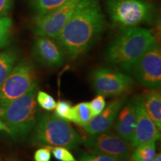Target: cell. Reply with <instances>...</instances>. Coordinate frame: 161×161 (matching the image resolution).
Listing matches in <instances>:
<instances>
[{"label":"cell","mask_w":161,"mask_h":161,"mask_svg":"<svg viewBox=\"0 0 161 161\" xmlns=\"http://www.w3.org/2000/svg\"><path fill=\"white\" fill-rule=\"evenodd\" d=\"M105 29V17L97 0H80L56 37L58 44L71 58L89 50Z\"/></svg>","instance_id":"obj_1"},{"label":"cell","mask_w":161,"mask_h":161,"mask_svg":"<svg viewBox=\"0 0 161 161\" xmlns=\"http://www.w3.org/2000/svg\"><path fill=\"white\" fill-rule=\"evenodd\" d=\"M157 41L152 30L128 27L113 40L107 57L109 63L130 72L133 65Z\"/></svg>","instance_id":"obj_2"},{"label":"cell","mask_w":161,"mask_h":161,"mask_svg":"<svg viewBox=\"0 0 161 161\" xmlns=\"http://www.w3.org/2000/svg\"><path fill=\"white\" fill-rule=\"evenodd\" d=\"M37 84L24 94L0 110V120L15 141H23L34 129L38 120L36 100Z\"/></svg>","instance_id":"obj_3"},{"label":"cell","mask_w":161,"mask_h":161,"mask_svg":"<svg viewBox=\"0 0 161 161\" xmlns=\"http://www.w3.org/2000/svg\"><path fill=\"white\" fill-rule=\"evenodd\" d=\"M31 137L32 143L43 147L62 146L76 148L82 138L66 120L49 114L38 118Z\"/></svg>","instance_id":"obj_4"},{"label":"cell","mask_w":161,"mask_h":161,"mask_svg":"<svg viewBox=\"0 0 161 161\" xmlns=\"http://www.w3.org/2000/svg\"><path fill=\"white\" fill-rule=\"evenodd\" d=\"M110 18L116 25L134 27L153 19L154 6L145 0H106Z\"/></svg>","instance_id":"obj_5"},{"label":"cell","mask_w":161,"mask_h":161,"mask_svg":"<svg viewBox=\"0 0 161 161\" xmlns=\"http://www.w3.org/2000/svg\"><path fill=\"white\" fill-rule=\"evenodd\" d=\"M36 84L35 69L31 64L22 61L14 66L0 87V110L23 96Z\"/></svg>","instance_id":"obj_6"},{"label":"cell","mask_w":161,"mask_h":161,"mask_svg":"<svg viewBox=\"0 0 161 161\" xmlns=\"http://www.w3.org/2000/svg\"><path fill=\"white\" fill-rule=\"evenodd\" d=\"M141 85L148 90H158L161 86V50L155 42L139 58L130 72Z\"/></svg>","instance_id":"obj_7"},{"label":"cell","mask_w":161,"mask_h":161,"mask_svg":"<svg viewBox=\"0 0 161 161\" xmlns=\"http://www.w3.org/2000/svg\"><path fill=\"white\" fill-rule=\"evenodd\" d=\"M91 83L97 94L120 96L131 90L134 80L130 76L111 68H98L91 74Z\"/></svg>","instance_id":"obj_8"},{"label":"cell","mask_w":161,"mask_h":161,"mask_svg":"<svg viewBox=\"0 0 161 161\" xmlns=\"http://www.w3.org/2000/svg\"><path fill=\"white\" fill-rule=\"evenodd\" d=\"M81 143L92 152L111 156L123 161L128 159L134 148L117 134L108 130L90 134V136L82 140Z\"/></svg>","instance_id":"obj_9"},{"label":"cell","mask_w":161,"mask_h":161,"mask_svg":"<svg viewBox=\"0 0 161 161\" xmlns=\"http://www.w3.org/2000/svg\"><path fill=\"white\" fill-rule=\"evenodd\" d=\"M80 0H69L55 11L34 19L33 31L38 37L56 38L73 13Z\"/></svg>","instance_id":"obj_10"},{"label":"cell","mask_w":161,"mask_h":161,"mask_svg":"<svg viewBox=\"0 0 161 161\" xmlns=\"http://www.w3.org/2000/svg\"><path fill=\"white\" fill-rule=\"evenodd\" d=\"M136 123L134 136L130 143L133 148L150 142H156L160 139V130L153 122L146 111L142 97L136 98Z\"/></svg>","instance_id":"obj_11"},{"label":"cell","mask_w":161,"mask_h":161,"mask_svg":"<svg viewBox=\"0 0 161 161\" xmlns=\"http://www.w3.org/2000/svg\"><path fill=\"white\" fill-rule=\"evenodd\" d=\"M32 54L37 62L50 68L60 67L64 63V54L52 38L38 37L32 48Z\"/></svg>","instance_id":"obj_12"},{"label":"cell","mask_w":161,"mask_h":161,"mask_svg":"<svg viewBox=\"0 0 161 161\" xmlns=\"http://www.w3.org/2000/svg\"><path fill=\"white\" fill-rule=\"evenodd\" d=\"M116 134L128 143H131L136 123V101L131 99L122 105L115 120Z\"/></svg>","instance_id":"obj_13"},{"label":"cell","mask_w":161,"mask_h":161,"mask_svg":"<svg viewBox=\"0 0 161 161\" xmlns=\"http://www.w3.org/2000/svg\"><path fill=\"white\" fill-rule=\"evenodd\" d=\"M125 102V98H116L110 102L99 114L90 119L89 123L84 127L86 131L89 134H96L109 130Z\"/></svg>","instance_id":"obj_14"},{"label":"cell","mask_w":161,"mask_h":161,"mask_svg":"<svg viewBox=\"0 0 161 161\" xmlns=\"http://www.w3.org/2000/svg\"><path fill=\"white\" fill-rule=\"evenodd\" d=\"M142 97L146 111L158 129L161 128V94L158 90H149Z\"/></svg>","instance_id":"obj_15"},{"label":"cell","mask_w":161,"mask_h":161,"mask_svg":"<svg viewBox=\"0 0 161 161\" xmlns=\"http://www.w3.org/2000/svg\"><path fill=\"white\" fill-rule=\"evenodd\" d=\"M18 59V53L14 49H8L0 52V87L9 75Z\"/></svg>","instance_id":"obj_16"},{"label":"cell","mask_w":161,"mask_h":161,"mask_svg":"<svg viewBox=\"0 0 161 161\" xmlns=\"http://www.w3.org/2000/svg\"><path fill=\"white\" fill-rule=\"evenodd\" d=\"M92 118L89 102H80L72 108L70 120L78 125L85 127Z\"/></svg>","instance_id":"obj_17"},{"label":"cell","mask_w":161,"mask_h":161,"mask_svg":"<svg viewBox=\"0 0 161 161\" xmlns=\"http://www.w3.org/2000/svg\"><path fill=\"white\" fill-rule=\"evenodd\" d=\"M130 154L131 161H152L156 154V142H150L135 147Z\"/></svg>","instance_id":"obj_18"},{"label":"cell","mask_w":161,"mask_h":161,"mask_svg":"<svg viewBox=\"0 0 161 161\" xmlns=\"http://www.w3.org/2000/svg\"><path fill=\"white\" fill-rule=\"evenodd\" d=\"M69 0H30L32 8L37 15H42L55 11Z\"/></svg>","instance_id":"obj_19"},{"label":"cell","mask_w":161,"mask_h":161,"mask_svg":"<svg viewBox=\"0 0 161 161\" xmlns=\"http://www.w3.org/2000/svg\"><path fill=\"white\" fill-rule=\"evenodd\" d=\"M12 19L8 17L0 16V47L8 43L12 29Z\"/></svg>","instance_id":"obj_20"},{"label":"cell","mask_w":161,"mask_h":161,"mask_svg":"<svg viewBox=\"0 0 161 161\" xmlns=\"http://www.w3.org/2000/svg\"><path fill=\"white\" fill-rule=\"evenodd\" d=\"M37 103L42 108L48 111H52L55 110L56 106V102L54 98L49 94L43 91H37L36 95Z\"/></svg>","instance_id":"obj_21"},{"label":"cell","mask_w":161,"mask_h":161,"mask_svg":"<svg viewBox=\"0 0 161 161\" xmlns=\"http://www.w3.org/2000/svg\"><path fill=\"white\" fill-rule=\"evenodd\" d=\"M78 161H123L111 156L96 152L83 153L78 158Z\"/></svg>","instance_id":"obj_22"},{"label":"cell","mask_w":161,"mask_h":161,"mask_svg":"<svg viewBox=\"0 0 161 161\" xmlns=\"http://www.w3.org/2000/svg\"><path fill=\"white\" fill-rule=\"evenodd\" d=\"M71 109L72 106L69 102L66 101H59L56 103L55 108V116H58L62 119L70 120V116H71Z\"/></svg>","instance_id":"obj_23"},{"label":"cell","mask_w":161,"mask_h":161,"mask_svg":"<svg viewBox=\"0 0 161 161\" xmlns=\"http://www.w3.org/2000/svg\"><path fill=\"white\" fill-rule=\"evenodd\" d=\"M56 160L59 161H77L75 157L65 147H49Z\"/></svg>","instance_id":"obj_24"},{"label":"cell","mask_w":161,"mask_h":161,"mask_svg":"<svg viewBox=\"0 0 161 161\" xmlns=\"http://www.w3.org/2000/svg\"><path fill=\"white\" fill-rule=\"evenodd\" d=\"M89 106L92 117L97 116L104 109L106 106V102L104 96L98 94L96 97L89 102Z\"/></svg>","instance_id":"obj_25"},{"label":"cell","mask_w":161,"mask_h":161,"mask_svg":"<svg viewBox=\"0 0 161 161\" xmlns=\"http://www.w3.org/2000/svg\"><path fill=\"white\" fill-rule=\"evenodd\" d=\"M35 161L51 160V149L49 147H42L36 151L34 156Z\"/></svg>","instance_id":"obj_26"},{"label":"cell","mask_w":161,"mask_h":161,"mask_svg":"<svg viewBox=\"0 0 161 161\" xmlns=\"http://www.w3.org/2000/svg\"><path fill=\"white\" fill-rule=\"evenodd\" d=\"M13 0H0V16L7 14L11 8Z\"/></svg>","instance_id":"obj_27"},{"label":"cell","mask_w":161,"mask_h":161,"mask_svg":"<svg viewBox=\"0 0 161 161\" xmlns=\"http://www.w3.org/2000/svg\"><path fill=\"white\" fill-rule=\"evenodd\" d=\"M1 130H5V131L8 133L7 127H6L5 125L4 124L1 120H0V131H1Z\"/></svg>","instance_id":"obj_28"},{"label":"cell","mask_w":161,"mask_h":161,"mask_svg":"<svg viewBox=\"0 0 161 161\" xmlns=\"http://www.w3.org/2000/svg\"><path fill=\"white\" fill-rule=\"evenodd\" d=\"M152 161H161V154L160 153H159L158 154H155L154 158H153Z\"/></svg>","instance_id":"obj_29"}]
</instances>
